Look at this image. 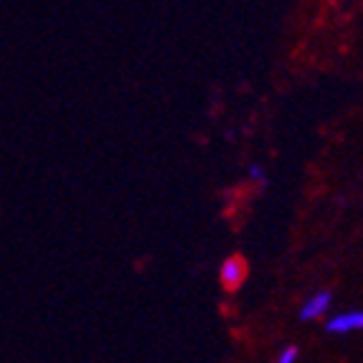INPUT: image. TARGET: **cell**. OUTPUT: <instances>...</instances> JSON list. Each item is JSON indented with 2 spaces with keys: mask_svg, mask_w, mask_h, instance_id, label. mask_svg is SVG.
Returning <instances> with one entry per match:
<instances>
[{
  "mask_svg": "<svg viewBox=\"0 0 363 363\" xmlns=\"http://www.w3.org/2000/svg\"><path fill=\"white\" fill-rule=\"evenodd\" d=\"M274 363H297V348H295V345H287V348H282V353H279Z\"/></svg>",
  "mask_w": 363,
  "mask_h": 363,
  "instance_id": "cell-5",
  "label": "cell"
},
{
  "mask_svg": "<svg viewBox=\"0 0 363 363\" xmlns=\"http://www.w3.org/2000/svg\"><path fill=\"white\" fill-rule=\"evenodd\" d=\"M249 178H252V181H255V183H262V186H264V183H267V173H264V168H262L259 163H252V165H249Z\"/></svg>",
  "mask_w": 363,
  "mask_h": 363,
  "instance_id": "cell-4",
  "label": "cell"
},
{
  "mask_svg": "<svg viewBox=\"0 0 363 363\" xmlns=\"http://www.w3.org/2000/svg\"><path fill=\"white\" fill-rule=\"evenodd\" d=\"M325 330L330 335L363 333V310H345V313L330 315L325 320Z\"/></svg>",
  "mask_w": 363,
  "mask_h": 363,
  "instance_id": "cell-1",
  "label": "cell"
},
{
  "mask_svg": "<svg viewBox=\"0 0 363 363\" xmlns=\"http://www.w3.org/2000/svg\"><path fill=\"white\" fill-rule=\"evenodd\" d=\"M330 303H333V295H330L328 290L313 292V295L303 303V308H300V320L310 323V320H320V318H325L328 310H330Z\"/></svg>",
  "mask_w": 363,
  "mask_h": 363,
  "instance_id": "cell-2",
  "label": "cell"
},
{
  "mask_svg": "<svg viewBox=\"0 0 363 363\" xmlns=\"http://www.w3.org/2000/svg\"><path fill=\"white\" fill-rule=\"evenodd\" d=\"M244 277H247V262L242 257H229L224 259L221 269H218V279H221V285L226 290H236V287H242Z\"/></svg>",
  "mask_w": 363,
  "mask_h": 363,
  "instance_id": "cell-3",
  "label": "cell"
}]
</instances>
